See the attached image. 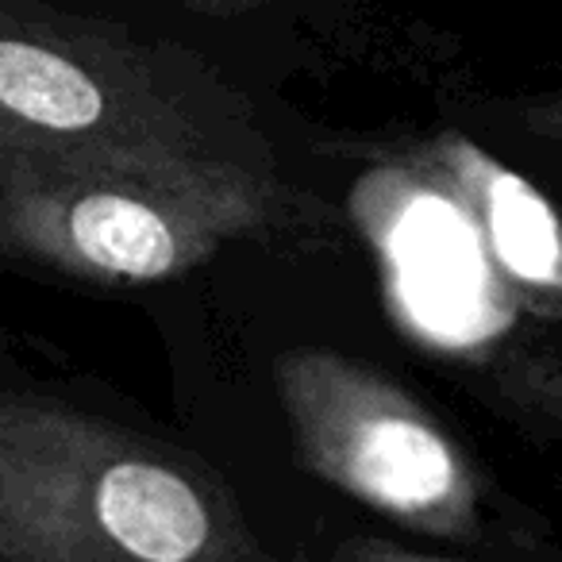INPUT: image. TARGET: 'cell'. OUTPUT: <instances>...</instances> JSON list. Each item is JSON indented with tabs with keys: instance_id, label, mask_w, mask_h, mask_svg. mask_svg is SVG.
<instances>
[{
	"instance_id": "8",
	"label": "cell",
	"mask_w": 562,
	"mask_h": 562,
	"mask_svg": "<svg viewBox=\"0 0 562 562\" xmlns=\"http://www.w3.org/2000/svg\"><path fill=\"white\" fill-rule=\"evenodd\" d=\"M339 562H454V559H436V554L408 551V547L393 543V539L355 536L339 547Z\"/></svg>"
},
{
	"instance_id": "1",
	"label": "cell",
	"mask_w": 562,
	"mask_h": 562,
	"mask_svg": "<svg viewBox=\"0 0 562 562\" xmlns=\"http://www.w3.org/2000/svg\"><path fill=\"white\" fill-rule=\"evenodd\" d=\"M0 562H273L189 454L0 385Z\"/></svg>"
},
{
	"instance_id": "6",
	"label": "cell",
	"mask_w": 562,
	"mask_h": 562,
	"mask_svg": "<svg viewBox=\"0 0 562 562\" xmlns=\"http://www.w3.org/2000/svg\"><path fill=\"white\" fill-rule=\"evenodd\" d=\"M501 393L513 408L562 436V362L551 355H516L501 367Z\"/></svg>"
},
{
	"instance_id": "9",
	"label": "cell",
	"mask_w": 562,
	"mask_h": 562,
	"mask_svg": "<svg viewBox=\"0 0 562 562\" xmlns=\"http://www.w3.org/2000/svg\"><path fill=\"white\" fill-rule=\"evenodd\" d=\"M186 4H201V9H235V4H250V0H186Z\"/></svg>"
},
{
	"instance_id": "4",
	"label": "cell",
	"mask_w": 562,
	"mask_h": 562,
	"mask_svg": "<svg viewBox=\"0 0 562 562\" xmlns=\"http://www.w3.org/2000/svg\"><path fill=\"white\" fill-rule=\"evenodd\" d=\"M273 382L308 474L408 531L477 536L474 462L405 385L328 347L281 355Z\"/></svg>"
},
{
	"instance_id": "7",
	"label": "cell",
	"mask_w": 562,
	"mask_h": 562,
	"mask_svg": "<svg viewBox=\"0 0 562 562\" xmlns=\"http://www.w3.org/2000/svg\"><path fill=\"white\" fill-rule=\"evenodd\" d=\"M516 120L528 135H536L539 143L562 150V93L536 97V101H524L516 109Z\"/></svg>"
},
{
	"instance_id": "2",
	"label": "cell",
	"mask_w": 562,
	"mask_h": 562,
	"mask_svg": "<svg viewBox=\"0 0 562 562\" xmlns=\"http://www.w3.org/2000/svg\"><path fill=\"white\" fill-rule=\"evenodd\" d=\"M0 147L281 181L247 101L189 55L4 0Z\"/></svg>"
},
{
	"instance_id": "3",
	"label": "cell",
	"mask_w": 562,
	"mask_h": 562,
	"mask_svg": "<svg viewBox=\"0 0 562 562\" xmlns=\"http://www.w3.org/2000/svg\"><path fill=\"white\" fill-rule=\"evenodd\" d=\"M285 209L281 181L166 173L0 147V250L101 285H150L262 235Z\"/></svg>"
},
{
	"instance_id": "10",
	"label": "cell",
	"mask_w": 562,
	"mask_h": 562,
	"mask_svg": "<svg viewBox=\"0 0 562 562\" xmlns=\"http://www.w3.org/2000/svg\"><path fill=\"white\" fill-rule=\"evenodd\" d=\"M250 4H255V0H250Z\"/></svg>"
},
{
	"instance_id": "5",
	"label": "cell",
	"mask_w": 562,
	"mask_h": 562,
	"mask_svg": "<svg viewBox=\"0 0 562 562\" xmlns=\"http://www.w3.org/2000/svg\"><path fill=\"white\" fill-rule=\"evenodd\" d=\"M416 170L467 212L485 258L524 305L562 313V224L536 186L454 132L424 143Z\"/></svg>"
}]
</instances>
